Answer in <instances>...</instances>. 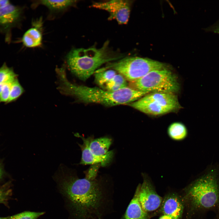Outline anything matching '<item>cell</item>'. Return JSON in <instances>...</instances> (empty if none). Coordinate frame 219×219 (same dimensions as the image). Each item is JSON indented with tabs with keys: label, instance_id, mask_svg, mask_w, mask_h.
<instances>
[{
	"label": "cell",
	"instance_id": "cell-14",
	"mask_svg": "<svg viewBox=\"0 0 219 219\" xmlns=\"http://www.w3.org/2000/svg\"><path fill=\"white\" fill-rule=\"evenodd\" d=\"M21 12L19 7L10 4L0 7V26L7 31L19 19Z\"/></svg>",
	"mask_w": 219,
	"mask_h": 219
},
{
	"label": "cell",
	"instance_id": "cell-10",
	"mask_svg": "<svg viewBox=\"0 0 219 219\" xmlns=\"http://www.w3.org/2000/svg\"><path fill=\"white\" fill-rule=\"evenodd\" d=\"M159 219H181L184 209L182 200L177 195H169L162 201Z\"/></svg>",
	"mask_w": 219,
	"mask_h": 219
},
{
	"label": "cell",
	"instance_id": "cell-4",
	"mask_svg": "<svg viewBox=\"0 0 219 219\" xmlns=\"http://www.w3.org/2000/svg\"><path fill=\"white\" fill-rule=\"evenodd\" d=\"M109 42L106 41L99 48H76L71 50L66 56L70 70L80 79L85 81L100 66L122 58V54L109 49Z\"/></svg>",
	"mask_w": 219,
	"mask_h": 219
},
{
	"label": "cell",
	"instance_id": "cell-16",
	"mask_svg": "<svg viewBox=\"0 0 219 219\" xmlns=\"http://www.w3.org/2000/svg\"><path fill=\"white\" fill-rule=\"evenodd\" d=\"M111 143V139L107 137L95 139L93 138L89 143V148L94 155L102 156L107 153Z\"/></svg>",
	"mask_w": 219,
	"mask_h": 219
},
{
	"label": "cell",
	"instance_id": "cell-17",
	"mask_svg": "<svg viewBox=\"0 0 219 219\" xmlns=\"http://www.w3.org/2000/svg\"><path fill=\"white\" fill-rule=\"evenodd\" d=\"M167 133L169 137L173 140L180 141L187 136L188 131L185 125L179 122H174L168 127Z\"/></svg>",
	"mask_w": 219,
	"mask_h": 219
},
{
	"label": "cell",
	"instance_id": "cell-22",
	"mask_svg": "<svg viewBox=\"0 0 219 219\" xmlns=\"http://www.w3.org/2000/svg\"><path fill=\"white\" fill-rule=\"evenodd\" d=\"M24 90L16 78L11 84L10 95L7 103H10L16 100L23 94Z\"/></svg>",
	"mask_w": 219,
	"mask_h": 219
},
{
	"label": "cell",
	"instance_id": "cell-27",
	"mask_svg": "<svg viewBox=\"0 0 219 219\" xmlns=\"http://www.w3.org/2000/svg\"><path fill=\"white\" fill-rule=\"evenodd\" d=\"M213 31L214 32L219 34V25L214 27L213 29Z\"/></svg>",
	"mask_w": 219,
	"mask_h": 219
},
{
	"label": "cell",
	"instance_id": "cell-9",
	"mask_svg": "<svg viewBox=\"0 0 219 219\" xmlns=\"http://www.w3.org/2000/svg\"><path fill=\"white\" fill-rule=\"evenodd\" d=\"M77 137L81 138L83 141L82 144L78 143L82 151V158L80 164L86 165L100 164L102 166H105L112 160L113 156V151H108L104 155L96 156L92 154L89 148V143L93 138L92 137L85 138L78 133L74 134Z\"/></svg>",
	"mask_w": 219,
	"mask_h": 219
},
{
	"label": "cell",
	"instance_id": "cell-12",
	"mask_svg": "<svg viewBox=\"0 0 219 219\" xmlns=\"http://www.w3.org/2000/svg\"><path fill=\"white\" fill-rule=\"evenodd\" d=\"M128 104L143 113L154 116L165 114L174 110L172 109L160 106L152 101L144 100L141 98Z\"/></svg>",
	"mask_w": 219,
	"mask_h": 219
},
{
	"label": "cell",
	"instance_id": "cell-28",
	"mask_svg": "<svg viewBox=\"0 0 219 219\" xmlns=\"http://www.w3.org/2000/svg\"><path fill=\"white\" fill-rule=\"evenodd\" d=\"M4 83H0V95L2 92Z\"/></svg>",
	"mask_w": 219,
	"mask_h": 219
},
{
	"label": "cell",
	"instance_id": "cell-24",
	"mask_svg": "<svg viewBox=\"0 0 219 219\" xmlns=\"http://www.w3.org/2000/svg\"><path fill=\"white\" fill-rule=\"evenodd\" d=\"M13 81L4 84L2 92L0 95V102L7 103L9 96L11 84Z\"/></svg>",
	"mask_w": 219,
	"mask_h": 219
},
{
	"label": "cell",
	"instance_id": "cell-19",
	"mask_svg": "<svg viewBox=\"0 0 219 219\" xmlns=\"http://www.w3.org/2000/svg\"><path fill=\"white\" fill-rule=\"evenodd\" d=\"M74 0H40L37 3L44 5L52 11L64 10L74 5Z\"/></svg>",
	"mask_w": 219,
	"mask_h": 219
},
{
	"label": "cell",
	"instance_id": "cell-13",
	"mask_svg": "<svg viewBox=\"0 0 219 219\" xmlns=\"http://www.w3.org/2000/svg\"><path fill=\"white\" fill-rule=\"evenodd\" d=\"M42 26L41 18L33 22L32 27L25 33L22 37V41L25 46L28 47H35L41 45Z\"/></svg>",
	"mask_w": 219,
	"mask_h": 219
},
{
	"label": "cell",
	"instance_id": "cell-18",
	"mask_svg": "<svg viewBox=\"0 0 219 219\" xmlns=\"http://www.w3.org/2000/svg\"><path fill=\"white\" fill-rule=\"evenodd\" d=\"M112 69L101 68L96 70L94 72L95 83L103 89L106 84L117 73Z\"/></svg>",
	"mask_w": 219,
	"mask_h": 219
},
{
	"label": "cell",
	"instance_id": "cell-29",
	"mask_svg": "<svg viewBox=\"0 0 219 219\" xmlns=\"http://www.w3.org/2000/svg\"><path fill=\"white\" fill-rule=\"evenodd\" d=\"M216 216L215 219H219V209L215 212Z\"/></svg>",
	"mask_w": 219,
	"mask_h": 219
},
{
	"label": "cell",
	"instance_id": "cell-30",
	"mask_svg": "<svg viewBox=\"0 0 219 219\" xmlns=\"http://www.w3.org/2000/svg\"><path fill=\"white\" fill-rule=\"evenodd\" d=\"M2 169H1L0 166V179L2 177Z\"/></svg>",
	"mask_w": 219,
	"mask_h": 219
},
{
	"label": "cell",
	"instance_id": "cell-11",
	"mask_svg": "<svg viewBox=\"0 0 219 219\" xmlns=\"http://www.w3.org/2000/svg\"><path fill=\"white\" fill-rule=\"evenodd\" d=\"M141 98L144 100L152 101L160 106L172 109L174 110L180 107L177 97L173 93L151 92Z\"/></svg>",
	"mask_w": 219,
	"mask_h": 219
},
{
	"label": "cell",
	"instance_id": "cell-20",
	"mask_svg": "<svg viewBox=\"0 0 219 219\" xmlns=\"http://www.w3.org/2000/svg\"><path fill=\"white\" fill-rule=\"evenodd\" d=\"M128 87L125 78L121 75L116 74L106 84L103 89L115 91Z\"/></svg>",
	"mask_w": 219,
	"mask_h": 219
},
{
	"label": "cell",
	"instance_id": "cell-21",
	"mask_svg": "<svg viewBox=\"0 0 219 219\" xmlns=\"http://www.w3.org/2000/svg\"><path fill=\"white\" fill-rule=\"evenodd\" d=\"M17 78V75L12 68L8 67L5 63L0 68V83L12 82Z\"/></svg>",
	"mask_w": 219,
	"mask_h": 219
},
{
	"label": "cell",
	"instance_id": "cell-1",
	"mask_svg": "<svg viewBox=\"0 0 219 219\" xmlns=\"http://www.w3.org/2000/svg\"><path fill=\"white\" fill-rule=\"evenodd\" d=\"M54 177L61 192L70 202L76 219H102L111 212L113 193L100 181L79 179L63 165Z\"/></svg>",
	"mask_w": 219,
	"mask_h": 219
},
{
	"label": "cell",
	"instance_id": "cell-3",
	"mask_svg": "<svg viewBox=\"0 0 219 219\" xmlns=\"http://www.w3.org/2000/svg\"><path fill=\"white\" fill-rule=\"evenodd\" d=\"M219 172L210 168L188 186L185 198L192 214L204 215L219 209Z\"/></svg>",
	"mask_w": 219,
	"mask_h": 219
},
{
	"label": "cell",
	"instance_id": "cell-15",
	"mask_svg": "<svg viewBox=\"0 0 219 219\" xmlns=\"http://www.w3.org/2000/svg\"><path fill=\"white\" fill-rule=\"evenodd\" d=\"M138 186L130 202L122 219H148V215L142 208L139 202Z\"/></svg>",
	"mask_w": 219,
	"mask_h": 219
},
{
	"label": "cell",
	"instance_id": "cell-5",
	"mask_svg": "<svg viewBox=\"0 0 219 219\" xmlns=\"http://www.w3.org/2000/svg\"><path fill=\"white\" fill-rule=\"evenodd\" d=\"M129 85L134 89L148 93H175L179 89L176 77L167 68L151 71L139 79L130 82Z\"/></svg>",
	"mask_w": 219,
	"mask_h": 219
},
{
	"label": "cell",
	"instance_id": "cell-23",
	"mask_svg": "<svg viewBox=\"0 0 219 219\" xmlns=\"http://www.w3.org/2000/svg\"><path fill=\"white\" fill-rule=\"evenodd\" d=\"M44 212L25 211L9 217L10 219H36Z\"/></svg>",
	"mask_w": 219,
	"mask_h": 219
},
{
	"label": "cell",
	"instance_id": "cell-31",
	"mask_svg": "<svg viewBox=\"0 0 219 219\" xmlns=\"http://www.w3.org/2000/svg\"><path fill=\"white\" fill-rule=\"evenodd\" d=\"M0 219H10L9 217H0Z\"/></svg>",
	"mask_w": 219,
	"mask_h": 219
},
{
	"label": "cell",
	"instance_id": "cell-7",
	"mask_svg": "<svg viewBox=\"0 0 219 219\" xmlns=\"http://www.w3.org/2000/svg\"><path fill=\"white\" fill-rule=\"evenodd\" d=\"M131 4V2L129 0H113L95 2L92 6L108 12L109 14V20L115 19L119 24H124L128 21Z\"/></svg>",
	"mask_w": 219,
	"mask_h": 219
},
{
	"label": "cell",
	"instance_id": "cell-2",
	"mask_svg": "<svg viewBox=\"0 0 219 219\" xmlns=\"http://www.w3.org/2000/svg\"><path fill=\"white\" fill-rule=\"evenodd\" d=\"M57 74L59 83L57 89L60 92L85 103H96L107 106L128 104L149 93L129 87L111 91L100 88L77 85L68 80L65 70H60Z\"/></svg>",
	"mask_w": 219,
	"mask_h": 219
},
{
	"label": "cell",
	"instance_id": "cell-26",
	"mask_svg": "<svg viewBox=\"0 0 219 219\" xmlns=\"http://www.w3.org/2000/svg\"><path fill=\"white\" fill-rule=\"evenodd\" d=\"M10 4L9 1L6 0H0V7L5 6Z\"/></svg>",
	"mask_w": 219,
	"mask_h": 219
},
{
	"label": "cell",
	"instance_id": "cell-8",
	"mask_svg": "<svg viewBox=\"0 0 219 219\" xmlns=\"http://www.w3.org/2000/svg\"><path fill=\"white\" fill-rule=\"evenodd\" d=\"M143 182L139 184L138 198L143 209L147 212L156 210L160 206L162 198L156 192L148 176L142 174Z\"/></svg>",
	"mask_w": 219,
	"mask_h": 219
},
{
	"label": "cell",
	"instance_id": "cell-6",
	"mask_svg": "<svg viewBox=\"0 0 219 219\" xmlns=\"http://www.w3.org/2000/svg\"><path fill=\"white\" fill-rule=\"evenodd\" d=\"M107 63L103 68L115 70L130 82L139 79L151 71L167 68L161 62L139 57H126Z\"/></svg>",
	"mask_w": 219,
	"mask_h": 219
},
{
	"label": "cell",
	"instance_id": "cell-25",
	"mask_svg": "<svg viewBox=\"0 0 219 219\" xmlns=\"http://www.w3.org/2000/svg\"><path fill=\"white\" fill-rule=\"evenodd\" d=\"M10 191V190H6L0 189V203H5L9 197Z\"/></svg>",
	"mask_w": 219,
	"mask_h": 219
}]
</instances>
